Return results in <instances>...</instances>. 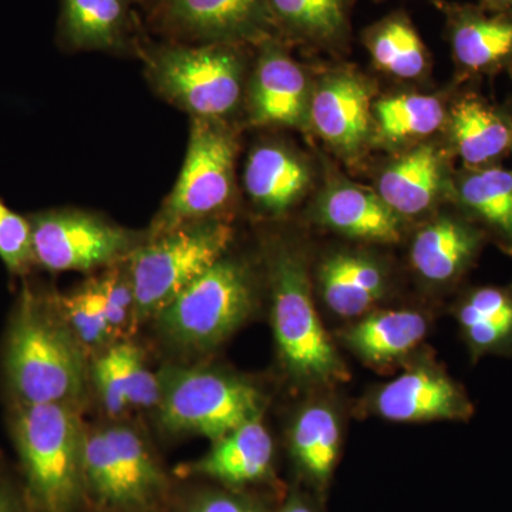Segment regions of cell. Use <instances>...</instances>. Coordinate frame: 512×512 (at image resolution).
I'll return each mask as SVG.
<instances>
[{
	"label": "cell",
	"instance_id": "cell-27",
	"mask_svg": "<svg viewBox=\"0 0 512 512\" xmlns=\"http://www.w3.org/2000/svg\"><path fill=\"white\" fill-rule=\"evenodd\" d=\"M457 319L474 357L512 353V286H483L464 296Z\"/></svg>",
	"mask_w": 512,
	"mask_h": 512
},
{
	"label": "cell",
	"instance_id": "cell-35",
	"mask_svg": "<svg viewBox=\"0 0 512 512\" xmlns=\"http://www.w3.org/2000/svg\"><path fill=\"white\" fill-rule=\"evenodd\" d=\"M481 8L494 13H512V0H481Z\"/></svg>",
	"mask_w": 512,
	"mask_h": 512
},
{
	"label": "cell",
	"instance_id": "cell-21",
	"mask_svg": "<svg viewBox=\"0 0 512 512\" xmlns=\"http://www.w3.org/2000/svg\"><path fill=\"white\" fill-rule=\"evenodd\" d=\"M320 220L346 237L394 244L402 238L400 215L379 194L338 184L325 191L319 202Z\"/></svg>",
	"mask_w": 512,
	"mask_h": 512
},
{
	"label": "cell",
	"instance_id": "cell-9",
	"mask_svg": "<svg viewBox=\"0 0 512 512\" xmlns=\"http://www.w3.org/2000/svg\"><path fill=\"white\" fill-rule=\"evenodd\" d=\"M35 264L50 272H94L126 261L146 232L131 231L94 212L55 208L30 215Z\"/></svg>",
	"mask_w": 512,
	"mask_h": 512
},
{
	"label": "cell",
	"instance_id": "cell-25",
	"mask_svg": "<svg viewBox=\"0 0 512 512\" xmlns=\"http://www.w3.org/2000/svg\"><path fill=\"white\" fill-rule=\"evenodd\" d=\"M427 333L426 318L413 311H384L367 315L343 333L357 356L386 365L412 352Z\"/></svg>",
	"mask_w": 512,
	"mask_h": 512
},
{
	"label": "cell",
	"instance_id": "cell-23",
	"mask_svg": "<svg viewBox=\"0 0 512 512\" xmlns=\"http://www.w3.org/2000/svg\"><path fill=\"white\" fill-rule=\"evenodd\" d=\"M444 165L433 146H421L387 167L379 178V197L397 215L421 214L431 207L441 184Z\"/></svg>",
	"mask_w": 512,
	"mask_h": 512
},
{
	"label": "cell",
	"instance_id": "cell-16",
	"mask_svg": "<svg viewBox=\"0 0 512 512\" xmlns=\"http://www.w3.org/2000/svg\"><path fill=\"white\" fill-rule=\"evenodd\" d=\"M448 22L454 59L466 72H495L512 62V13L453 6Z\"/></svg>",
	"mask_w": 512,
	"mask_h": 512
},
{
	"label": "cell",
	"instance_id": "cell-3",
	"mask_svg": "<svg viewBox=\"0 0 512 512\" xmlns=\"http://www.w3.org/2000/svg\"><path fill=\"white\" fill-rule=\"evenodd\" d=\"M13 434L30 495L42 512H72L84 488L87 431L76 406L19 403Z\"/></svg>",
	"mask_w": 512,
	"mask_h": 512
},
{
	"label": "cell",
	"instance_id": "cell-5",
	"mask_svg": "<svg viewBox=\"0 0 512 512\" xmlns=\"http://www.w3.org/2000/svg\"><path fill=\"white\" fill-rule=\"evenodd\" d=\"M232 228L222 220L192 222L148 235L127 258L138 323L154 319L227 255Z\"/></svg>",
	"mask_w": 512,
	"mask_h": 512
},
{
	"label": "cell",
	"instance_id": "cell-18",
	"mask_svg": "<svg viewBox=\"0 0 512 512\" xmlns=\"http://www.w3.org/2000/svg\"><path fill=\"white\" fill-rule=\"evenodd\" d=\"M272 458L274 441L258 417L214 441L204 457L180 466L178 473L207 476L231 485L249 484L268 476Z\"/></svg>",
	"mask_w": 512,
	"mask_h": 512
},
{
	"label": "cell",
	"instance_id": "cell-6",
	"mask_svg": "<svg viewBox=\"0 0 512 512\" xmlns=\"http://www.w3.org/2000/svg\"><path fill=\"white\" fill-rule=\"evenodd\" d=\"M254 302L251 272L225 255L154 320L161 336L175 348L205 352L221 345L247 320Z\"/></svg>",
	"mask_w": 512,
	"mask_h": 512
},
{
	"label": "cell",
	"instance_id": "cell-29",
	"mask_svg": "<svg viewBox=\"0 0 512 512\" xmlns=\"http://www.w3.org/2000/svg\"><path fill=\"white\" fill-rule=\"evenodd\" d=\"M366 46L377 69L392 76L416 79L426 70V46L410 19L400 13L367 30Z\"/></svg>",
	"mask_w": 512,
	"mask_h": 512
},
{
	"label": "cell",
	"instance_id": "cell-2",
	"mask_svg": "<svg viewBox=\"0 0 512 512\" xmlns=\"http://www.w3.org/2000/svg\"><path fill=\"white\" fill-rule=\"evenodd\" d=\"M245 46L148 39L140 59L148 84L161 99L191 119L227 123L244 97Z\"/></svg>",
	"mask_w": 512,
	"mask_h": 512
},
{
	"label": "cell",
	"instance_id": "cell-36",
	"mask_svg": "<svg viewBox=\"0 0 512 512\" xmlns=\"http://www.w3.org/2000/svg\"><path fill=\"white\" fill-rule=\"evenodd\" d=\"M133 2L136 3L137 9L140 10L144 19L148 13H150L151 10L156 9L163 0H133Z\"/></svg>",
	"mask_w": 512,
	"mask_h": 512
},
{
	"label": "cell",
	"instance_id": "cell-10",
	"mask_svg": "<svg viewBox=\"0 0 512 512\" xmlns=\"http://www.w3.org/2000/svg\"><path fill=\"white\" fill-rule=\"evenodd\" d=\"M83 470L86 488L111 507L147 505L164 485L140 434L121 424L86 434Z\"/></svg>",
	"mask_w": 512,
	"mask_h": 512
},
{
	"label": "cell",
	"instance_id": "cell-26",
	"mask_svg": "<svg viewBox=\"0 0 512 512\" xmlns=\"http://www.w3.org/2000/svg\"><path fill=\"white\" fill-rule=\"evenodd\" d=\"M457 200L512 255V173L498 165L468 168L457 183Z\"/></svg>",
	"mask_w": 512,
	"mask_h": 512
},
{
	"label": "cell",
	"instance_id": "cell-14",
	"mask_svg": "<svg viewBox=\"0 0 512 512\" xmlns=\"http://www.w3.org/2000/svg\"><path fill=\"white\" fill-rule=\"evenodd\" d=\"M375 410L383 419L400 423L460 420L473 416L474 407L463 387L446 373L416 367L384 384L375 396Z\"/></svg>",
	"mask_w": 512,
	"mask_h": 512
},
{
	"label": "cell",
	"instance_id": "cell-13",
	"mask_svg": "<svg viewBox=\"0 0 512 512\" xmlns=\"http://www.w3.org/2000/svg\"><path fill=\"white\" fill-rule=\"evenodd\" d=\"M256 47L247 93L249 120L255 126H306L312 92L302 67L278 36H266Z\"/></svg>",
	"mask_w": 512,
	"mask_h": 512
},
{
	"label": "cell",
	"instance_id": "cell-38",
	"mask_svg": "<svg viewBox=\"0 0 512 512\" xmlns=\"http://www.w3.org/2000/svg\"><path fill=\"white\" fill-rule=\"evenodd\" d=\"M0 512H18L12 501L3 493H0Z\"/></svg>",
	"mask_w": 512,
	"mask_h": 512
},
{
	"label": "cell",
	"instance_id": "cell-22",
	"mask_svg": "<svg viewBox=\"0 0 512 512\" xmlns=\"http://www.w3.org/2000/svg\"><path fill=\"white\" fill-rule=\"evenodd\" d=\"M450 136L468 168L487 167L512 146V121L478 97H464L448 114Z\"/></svg>",
	"mask_w": 512,
	"mask_h": 512
},
{
	"label": "cell",
	"instance_id": "cell-11",
	"mask_svg": "<svg viewBox=\"0 0 512 512\" xmlns=\"http://www.w3.org/2000/svg\"><path fill=\"white\" fill-rule=\"evenodd\" d=\"M144 23L161 40L188 45H258L274 35L268 0H163Z\"/></svg>",
	"mask_w": 512,
	"mask_h": 512
},
{
	"label": "cell",
	"instance_id": "cell-37",
	"mask_svg": "<svg viewBox=\"0 0 512 512\" xmlns=\"http://www.w3.org/2000/svg\"><path fill=\"white\" fill-rule=\"evenodd\" d=\"M282 512H313L311 508L306 507L305 504L299 503V501H292L286 505Z\"/></svg>",
	"mask_w": 512,
	"mask_h": 512
},
{
	"label": "cell",
	"instance_id": "cell-31",
	"mask_svg": "<svg viewBox=\"0 0 512 512\" xmlns=\"http://www.w3.org/2000/svg\"><path fill=\"white\" fill-rule=\"evenodd\" d=\"M56 302L67 326L86 353L99 352L100 355L116 345L99 274L87 279L67 295L56 296Z\"/></svg>",
	"mask_w": 512,
	"mask_h": 512
},
{
	"label": "cell",
	"instance_id": "cell-4",
	"mask_svg": "<svg viewBox=\"0 0 512 512\" xmlns=\"http://www.w3.org/2000/svg\"><path fill=\"white\" fill-rule=\"evenodd\" d=\"M268 268L276 345L289 375L308 384L348 380V370L316 312L301 252L288 244L272 245Z\"/></svg>",
	"mask_w": 512,
	"mask_h": 512
},
{
	"label": "cell",
	"instance_id": "cell-33",
	"mask_svg": "<svg viewBox=\"0 0 512 512\" xmlns=\"http://www.w3.org/2000/svg\"><path fill=\"white\" fill-rule=\"evenodd\" d=\"M0 259L10 274L25 275L35 264L32 225L0 201Z\"/></svg>",
	"mask_w": 512,
	"mask_h": 512
},
{
	"label": "cell",
	"instance_id": "cell-20",
	"mask_svg": "<svg viewBox=\"0 0 512 512\" xmlns=\"http://www.w3.org/2000/svg\"><path fill=\"white\" fill-rule=\"evenodd\" d=\"M311 184L308 165L293 151L278 144H262L252 150L244 171L249 200L268 214L291 210Z\"/></svg>",
	"mask_w": 512,
	"mask_h": 512
},
{
	"label": "cell",
	"instance_id": "cell-1",
	"mask_svg": "<svg viewBox=\"0 0 512 512\" xmlns=\"http://www.w3.org/2000/svg\"><path fill=\"white\" fill-rule=\"evenodd\" d=\"M6 372L19 403L77 406L90 370L86 350L63 319L56 296L20 293L6 343Z\"/></svg>",
	"mask_w": 512,
	"mask_h": 512
},
{
	"label": "cell",
	"instance_id": "cell-8",
	"mask_svg": "<svg viewBox=\"0 0 512 512\" xmlns=\"http://www.w3.org/2000/svg\"><path fill=\"white\" fill-rule=\"evenodd\" d=\"M158 377V420L170 433L217 441L261 417L264 409V397L252 384L214 370L167 366Z\"/></svg>",
	"mask_w": 512,
	"mask_h": 512
},
{
	"label": "cell",
	"instance_id": "cell-28",
	"mask_svg": "<svg viewBox=\"0 0 512 512\" xmlns=\"http://www.w3.org/2000/svg\"><path fill=\"white\" fill-rule=\"evenodd\" d=\"M268 8L274 35L332 45L348 29V0H268Z\"/></svg>",
	"mask_w": 512,
	"mask_h": 512
},
{
	"label": "cell",
	"instance_id": "cell-15",
	"mask_svg": "<svg viewBox=\"0 0 512 512\" xmlns=\"http://www.w3.org/2000/svg\"><path fill=\"white\" fill-rule=\"evenodd\" d=\"M370 119L369 89L353 74H330L311 94L309 124L343 153L362 147L369 136Z\"/></svg>",
	"mask_w": 512,
	"mask_h": 512
},
{
	"label": "cell",
	"instance_id": "cell-32",
	"mask_svg": "<svg viewBox=\"0 0 512 512\" xmlns=\"http://www.w3.org/2000/svg\"><path fill=\"white\" fill-rule=\"evenodd\" d=\"M375 116L382 137L397 143L439 130L446 120V110L436 97L400 94L380 100Z\"/></svg>",
	"mask_w": 512,
	"mask_h": 512
},
{
	"label": "cell",
	"instance_id": "cell-34",
	"mask_svg": "<svg viewBox=\"0 0 512 512\" xmlns=\"http://www.w3.org/2000/svg\"><path fill=\"white\" fill-rule=\"evenodd\" d=\"M190 512H258L252 505L225 494H210L192 505Z\"/></svg>",
	"mask_w": 512,
	"mask_h": 512
},
{
	"label": "cell",
	"instance_id": "cell-39",
	"mask_svg": "<svg viewBox=\"0 0 512 512\" xmlns=\"http://www.w3.org/2000/svg\"><path fill=\"white\" fill-rule=\"evenodd\" d=\"M511 150H512V146H511Z\"/></svg>",
	"mask_w": 512,
	"mask_h": 512
},
{
	"label": "cell",
	"instance_id": "cell-19",
	"mask_svg": "<svg viewBox=\"0 0 512 512\" xmlns=\"http://www.w3.org/2000/svg\"><path fill=\"white\" fill-rule=\"evenodd\" d=\"M484 232L463 218L440 217L421 229L413 242L414 269L433 284H450L476 261Z\"/></svg>",
	"mask_w": 512,
	"mask_h": 512
},
{
	"label": "cell",
	"instance_id": "cell-7",
	"mask_svg": "<svg viewBox=\"0 0 512 512\" xmlns=\"http://www.w3.org/2000/svg\"><path fill=\"white\" fill-rule=\"evenodd\" d=\"M237 151V137L225 121L191 119L177 183L147 234H163L192 222L221 220L234 197Z\"/></svg>",
	"mask_w": 512,
	"mask_h": 512
},
{
	"label": "cell",
	"instance_id": "cell-30",
	"mask_svg": "<svg viewBox=\"0 0 512 512\" xmlns=\"http://www.w3.org/2000/svg\"><path fill=\"white\" fill-rule=\"evenodd\" d=\"M340 446V426L338 417L325 404H313L299 413L292 429V448L306 473L318 481L326 483Z\"/></svg>",
	"mask_w": 512,
	"mask_h": 512
},
{
	"label": "cell",
	"instance_id": "cell-12",
	"mask_svg": "<svg viewBox=\"0 0 512 512\" xmlns=\"http://www.w3.org/2000/svg\"><path fill=\"white\" fill-rule=\"evenodd\" d=\"M147 33L133 0H60L56 42L64 52L140 57Z\"/></svg>",
	"mask_w": 512,
	"mask_h": 512
},
{
	"label": "cell",
	"instance_id": "cell-17",
	"mask_svg": "<svg viewBox=\"0 0 512 512\" xmlns=\"http://www.w3.org/2000/svg\"><path fill=\"white\" fill-rule=\"evenodd\" d=\"M90 376L110 416H121L133 407L151 409L160 403V377L148 369L143 353L130 340L101 352Z\"/></svg>",
	"mask_w": 512,
	"mask_h": 512
},
{
	"label": "cell",
	"instance_id": "cell-24",
	"mask_svg": "<svg viewBox=\"0 0 512 512\" xmlns=\"http://www.w3.org/2000/svg\"><path fill=\"white\" fill-rule=\"evenodd\" d=\"M320 289L330 311L356 318L382 299L386 282L382 269L353 254L329 256L319 269Z\"/></svg>",
	"mask_w": 512,
	"mask_h": 512
}]
</instances>
